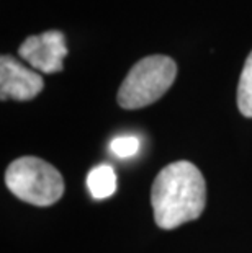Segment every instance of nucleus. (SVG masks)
Instances as JSON below:
<instances>
[{"label": "nucleus", "mask_w": 252, "mask_h": 253, "mask_svg": "<svg viewBox=\"0 0 252 253\" xmlns=\"http://www.w3.org/2000/svg\"><path fill=\"white\" fill-rule=\"evenodd\" d=\"M139 145H141V142L136 136H118L110 142V150L116 157L128 159L138 154Z\"/></svg>", "instance_id": "8"}, {"label": "nucleus", "mask_w": 252, "mask_h": 253, "mask_svg": "<svg viewBox=\"0 0 252 253\" xmlns=\"http://www.w3.org/2000/svg\"><path fill=\"white\" fill-rule=\"evenodd\" d=\"M177 64L172 57L154 54L138 61L118 90V105L125 110H139L157 101L172 87Z\"/></svg>", "instance_id": "2"}, {"label": "nucleus", "mask_w": 252, "mask_h": 253, "mask_svg": "<svg viewBox=\"0 0 252 253\" xmlns=\"http://www.w3.org/2000/svg\"><path fill=\"white\" fill-rule=\"evenodd\" d=\"M87 188L94 199L110 198L116 190V175L113 167L99 165L89 171Z\"/></svg>", "instance_id": "6"}, {"label": "nucleus", "mask_w": 252, "mask_h": 253, "mask_svg": "<svg viewBox=\"0 0 252 253\" xmlns=\"http://www.w3.org/2000/svg\"><path fill=\"white\" fill-rule=\"evenodd\" d=\"M151 204L157 227L170 230L202 216L206 183L198 167L177 160L159 171L152 183Z\"/></svg>", "instance_id": "1"}, {"label": "nucleus", "mask_w": 252, "mask_h": 253, "mask_svg": "<svg viewBox=\"0 0 252 253\" xmlns=\"http://www.w3.org/2000/svg\"><path fill=\"white\" fill-rule=\"evenodd\" d=\"M45 87L43 77L26 69L12 56L0 57V98L28 101Z\"/></svg>", "instance_id": "5"}, {"label": "nucleus", "mask_w": 252, "mask_h": 253, "mask_svg": "<svg viewBox=\"0 0 252 253\" xmlns=\"http://www.w3.org/2000/svg\"><path fill=\"white\" fill-rule=\"evenodd\" d=\"M5 185L21 201L51 206L64 195V180L56 167L38 157H20L5 171Z\"/></svg>", "instance_id": "3"}, {"label": "nucleus", "mask_w": 252, "mask_h": 253, "mask_svg": "<svg viewBox=\"0 0 252 253\" xmlns=\"http://www.w3.org/2000/svg\"><path fill=\"white\" fill-rule=\"evenodd\" d=\"M238 108L241 115L252 118V51L246 59L238 85Z\"/></svg>", "instance_id": "7"}, {"label": "nucleus", "mask_w": 252, "mask_h": 253, "mask_svg": "<svg viewBox=\"0 0 252 253\" xmlns=\"http://www.w3.org/2000/svg\"><path fill=\"white\" fill-rule=\"evenodd\" d=\"M18 54L36 71L45 74L61 72L64 67L62 61L67 56L66 38L57 30L28 36L20 44Z\"/></svg>", "instance_id": "4"}]
</instances>
